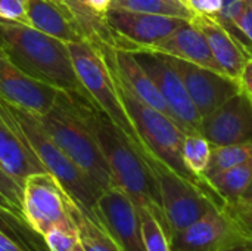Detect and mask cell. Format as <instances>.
Returning a JSON list of instances; mask_svg holds the SVG:
<instances>
[{
    "mask_svg": "<svg viewBox=\"0 0 252 251\" xmlns=\"http://www.w3.org/2000/svg\"><path fill=\"white\" fill-rule=\"evenodd\" d=\"M75 96L111 170L114 186L124 191L134 203L136 209H149L168 231L157 179L142 152L128 136L86 96L77 93Z\"/></svg>",
    "mask_w": 252,
    "mask_h": 251,
    "instance_id": "1",
    "label": "cell"
},
{
    "mask_svg": "<svg viewBox=\"0 0 252 251\" xmlns=\"http://www.w3.org/2000/svg\"><path fill=\"white\" fill-rule=\"evenodd\" d=\"M0 44L25 74L62 92L87 98L65 41L31 25L0 18Z\"/></svg>",
    "mask_w": 252,
    "mask_h": 251,
    "instance_id": "2",
    "label": "cell"
},
{
    "mask_svg": "<svg viewBox=\"0 0 252 251\" xmlns=\"http://www.w3.org/2000/svg\"><path fill=\"white\" fill-rule=\"evenodd\" d=\"M103 52H105V56H106V59L111 65V70L114 72L120 98H121L146 151L154 158H157L164 166H167L171 172L179 175L182 179L188 180L189 183H192L193 186L201 189L216 206H219L220 209L224 210L226 203L216 192V189L211 186V183L205 178L195 175L185 164L182 148H183V139H185L186 133L170 117H167L161 111H158V109L149 107L148 104H145L143 101H140L117 74L112 62L105 50V44H103Z\"/></svg>",
    "mask_w": 252,
    "mask_h": 251,
    "instance_id": "3",
    "label": "cell"
},
{
    "mask_svg": "<svg viewBox=\"0 0 252 251\" xmlns=\"http://www.w3.org/2000/svg\"><path fill=\"white\" fill-rule=\"evenodd\" d=\"M37 118L52 141L99 186L100 191L114 186L111 170L78 107L75 93L61 90L53 107L46 114L37 115Z\"/></svg>",
    "mask_w": 252,
    "mask_h": 251,
    "instance_id": "4",
    "label": "cell"
},
{
    "mask_svg": "<svg viewBox=\"0 0 252 251\" xmlns=\"http://www.w3.org/2000/svg\"><path fill=\"white\" fill-rule=\"evenodd\" d=\"M66 44L75 74L89 101L128 136L143 157L148 155L149 152L146 151L120 98L114 72L103 52V44H97L90 40L72 41Z\"/></svg>",
    "mask_w": 252,
    "mask_h": 251,
    "instance_id": "5",
    "label": "cell"
},
{
    "mask_svg": "<svg viewBox=\"0 0 252 251\" xmlns=\"http://www.w3.org/2000/svg\"><path fill=\"white\" fill-rule=\"evenodd\" d=\"M0 105L16 123L46 172L61 183L75 203L93 213L96 201L103 191H100L99 186L52 141L34 112L12 105L1 98Z\"/></svg>",
    "mask_w": 252,
    "mask_h": 251,
    "instance_id": "6",
    "label": "cell"
},
{
    "mask_svg": "<svg viewBox=\"0 0 252 251\" xmlns=\"http://www.w3.org/2000/svg\"><path fill=\"white\" fill-rule=\"evenodd\" d=\"M145 160L158 183L161 204L170 232V241L173 235L188 229L210 212L223 210L216 206L201 189L182 179L151 154L145 155Z\"/></svg>",
    "mask_w": 252,
    "mask_h": 251,
    "instance_id": "7",
    "label": "cell"
},
{
    "mask_svg": "<svg viewBox=\"0 0 252 251\" xmlns=\"http://www.w3.org/2000/svg\"><path fill=\"white\" fill-rule=\"evenodd\" d=\"M185 21L189 19L133 12L114 6L105 13V22L114 34V47L131 52L154 49Z\"/></svg>",
    "mask_w": 252,
    "mask_h": 251,
    "instance_id": "8",
    "label": "cell"
},
{
    "mask_svg": "<svg viewBox=\"0 0 252 251\" xmlns=\"http://www.w3.org/2000/svg\"><path fill=\"white\" fill-rule=\"evenodd\" d=\"M133 53L154 80L177 126L185 133H199L202 117L168 56L157 50H134Z\"/></svg>",
    "mask_w": 252,
    "mask_h": 251,
    "instance_id": "9",
    "label": "cell"
},
{
    "mask_svg": "<svg viewBox=\"0 0 252 251\" xmlns=\"http://www.w3.org/2000/svg\"><path fill=\"white\" fill-rule=\"evenodd\" d=\"M71 197L47 172L35 173L22 185V217L41 237L55 225L72 222Z\"/></svg>",
    "mask_w": 252,
    "mask_h": 251,
    "instance_id": "10",
    "label": "cell"
},
{
    "mask_svg": "<svg viewBox=\"0 0 252 251\" xmlns=\"http://www.w3.org/2000/svg\"><path fill=\"white\" fill-rule=\"evenodd\" d=\"M167 56L180 75L189 98L202 118L241 92L239 81L223 72L213 71L176 56Z\"/></svg>",
    "mask_w": 252,
    "mask_h": 251,
    "instance_id": "11",
    "label": "cell"
},
{
    "mask_svg": "<svg viewBox=\"0 0 252 251\" xmlns=\"http://www.w3.org/2000/svg\"><path fill=\"white\" fill-rule=\"evenodd\" d=\"M93 215L108 231L121 251H146L139 213L128 195L117 186L103 191L93 209Z\"/></svg>",
    "mask_w": 252,
    "mask_h": 251,
    "instance_id": "12",
    "label": "cell"
},
{
    "mask_svg": "<svg viewBox=\"0 0 252 251\" xmlns=\"http://www.w3.org/2000/svg\"><path fill=\"white\" fill-rule=\"evenodd\" d=\"M213 146L252 145V99L239 92L201 121V132Z\"/></svg>",
    "mask_w": 252,
    "mask_h": 251,
    "instance_id": "13",
    "label": "cell"
},
{
    "mask_svg": "<svg viewBox=\"0 0 252 251\" xmlns=\"http://www.w3.org/2000/svg\"><path fill=\"white\" fill-rule=\"evenodd\" d=\"M61 90L25 74L0 44V98L35 115L46 114Z\"/></svg>",
    "mask_w": 252,
    "mask_h": 251,
    "instance_id": "14",
    "label": "cell"
},
{
    "mask_svg": "<svg viewBox=\"0 0 252 251\" xmlns=\"http://www.w3.org/2000/svg\"><path fill=\"white\" fill-rule=\"evenodd\" d=\"M0 166L21 186L25 179L35 173H44L46 169L31 149L28 141L0 105Z\"/></svg>",
    "mask_w": 252,
    "mask_h": 251,
    "instance_id": "15",
    "label": "cell"
},
{
    "mask_svg": "<svg viewBox=\"0 0 252 251\" xmlns=\"http://www.w3.org/2000/svg\"><path fill=\"white\" fill-rule=\"evenodd\" d=\"M224 210H213L188 229L171 237V251H219L236 232Z\"/></svg>",
    "mask_w": 252,
    "mask_h": 251,
    "instance_id": "16",
    "label": "cell"
},
{
    "mask_svg": "<svg viewBox=\"0 0 252 251\" xmlns=\"http://www.w3.org/2000/svg\"><path fill=\"white\" fill-rule=\"evenodd\" d=\"M28 25L65 43L89 40L63 0H25Z\"/></svg>",
    "mask_w": 252,
    "mask_h": 251,
    "instance_id": "17",
    "label": "cell"
},
{
    "mask_svg": "<svg viewBox=\"0 0 252 251\" xmlns=\"http://www.w3.org/2000/svg\"><path fill=\"white\" fill-rule=\"evenodd\" d=\"M105 50H106L117 74L127 84V87L140 101H143L149 107L161 111L162 114H165L167 117L171 118V112H170L165 101L162 99L158 87L155 86V83L149 77V74L145 71V68L140 65V62L137 61L134 53L131 50L117 49V47H111L108 44H105Z\"/></svg>",
    "mask_w": 252,
    "mask_h": 251,
    "instance_id": "18",
    "label": "cell"
},
{
    "mask_svg": "<svg viewBox=\"0 0 252 251\" xmlns=\"http://www.w3.org/2000/svg\"><path fill=\"white\" fill-rule=\"evenodd\" d=\"M190 21L205 36L211 53L221 71L226 75L239 80L242 68L248 61V55L214 18L207 15H193Z\"/></svg>",
    "mask_w": 252,
    "mask_h": 251,
    "instance_id": "19",
    "label": "cell"
},
{
    "mask_svg": "<svg viewBox=\"0 0 252 251\" xmlns=\"http://www.w3.org/2000/svg\"><path fill=\"white\" fill-rule=\"evenodd\" d=\"M151 50H157L170 56L198 64L213 71L223 72L211 53L205 36L192 21H185V24H182L170 37H167L164 41H161Z\"/></svg>",
    "mask_w": 252,
    "mask_h": 251,
    "instance_id": "20",
    "label": "cell"
},
{
    "mask_svg": "<svg viewBox=\"0 0 252 251\" xmlns=\"http://www.w3.org/2000/svg\"><path fill=\"white\" fill-rule=\"evenodd\" d=\"M69 215L77 225L80 243L86 251H121L97 217L71 198Z\"/></svg>",
    "mask_w": 252,
    "mask_h": 251,
    "instance_id": "21",
    "label": "cell"
},
{
    "mask_svg": "<svg viewBox=\"0 0 252 251\" xmlns=\"http://www.w3.org/2000/svg\"><path fill=\"white\" fill-rule=\"evenodd\" d=\"M252 178V160L239 164L236 167L223 170L207 180L211 183V186L216 189V192L223 198V201L227 204L236 203L241 200L244 192L247 191Z\"/></svg>",
    "mask_w": 252,
    "mask_h": 251,
    "instance_id": "22",
    "label": "cell"
},
{
    "mask_svg": "<svg viewBox=\"0 0 252 251\" xmlns=\"http://www.w3.org/2000/svg\"><path fill=\"white\" fill-rule=\"evenodd\" d=\"M0 232L12 238L22 250L49 251L44 238L37 234L24 217L0 206Z\"/></svg>",
    "mask_w": 252,
    "mask_h": 251,
    "instance_id": "23",
    "label": "cell"
},
{
    "mask_svg": "<svg viewBox=\"0 0 252 251\" xmlns=\"http://www.w3.org/2000/svg\"><path fill=\"white\" fill-rule=\"evenodd\" d=\"M112 6L133 12L176 16L189 21L193 18V13L180 0H112Z\"/></svg>",
    "mask_w": 252,
    "mask_h": 251,
    "instance_id": "24",
    "label": "cell"
},
{
    "mask_svg": "<svg viewBox=\"0 0 252 251\" xmlns=\"http://www.w3.org/2000/svg\"><path fill=\"white\" fill-rule=\"evenodd\" d=\"M252 160V145H220L213 146L211 158L204 178L208 179L223 170L236 167Z\"/></svg>",
    "mask_w": 252,
    "mask_h": 251,
    "instance_id": "25",
    "label": "cell"
},
{
    "mask_svg": "<svg viewBox=\"0 0 252 251\" xmlns=\"http://www.w3.org/2000/svg\"><path fill=\"white\" fill-rule=\"evenodd\" d=\"M140 232L146 251H171V241L167 228L149 209H137Z\"/></svg>",
    "mask_w": 252,
    "mask_h": 251,
    "instance_id": "26",
    "label": "cell"
},
{
    "mask_svg": "<svg viewBox=\"0 0 252 251\" xmlns=\"http://www.w3.org/2000/svg\"><path fill=\"white\" fill-rule=\"evenodd\" d=\"M211 149L213 145L201 133H186L183 139L182 154L188 169L192 170L195 175L204 178L211 158Z\"/></svg>",
    "mask_w": 252,
    "mask_h": 251,
    "instance_id": "27",
    "label": "cell"
},
{
    "mask_svg": "<svg viewBox=\"0 0 252 251\" xmlns=\"http://www.w3.org/2000/svg\"><path fill=\"white\" fill-rule=\"evenodd\" d=\"M43 238L49 251H71L80 243L78 229L74 220L52 226Z\"/></svg>",
    "mask_w": 252,
    "mask_h": 251,
    "instance_id": "28",
    "label": "cell"
},
{
    "mask_svg": "<svg viewBox=\"0 0 252 251\" xmlns=\"http://www.w3.org/2000/svg\"><path fill=\"white\" fill-rule=\"evenodd\" d=\"M224 212L239 232L252 237V200H239L236 203L227 204Z\"/></svg>",
    "mask_w": 252,
    "mask_h": 251,
    "instance_id": "29",
    "label": "cell"
},
{
    "mask_svg": "<svg viewBox=\"0 0 252 251\" xmlns=\"http://www.w3.org/2000/svg\"><path fill=\"white\" fill-rule=\"evenodd\" d=\"M0 194L22 215V186L0 166Z\"/></svg>",
    "mask_w": 252,
    "mask_h": 251,
    "instance_id": "30",
    "label": "cell"
},
{
    "mask_svg": "<svg viewBox=\"0 0 252 251\" xmlns=\"http://www.w3.org/2000/svg\"><path fill=\"white\" fill-rule=\"evenodd\" d=\"M0 18L28 25L25 0H0Z\"/></svg>",
    "mask_w": 252,
    "mask_h": 251,
    "instance_id": "31",
    "label": "cell"
},
{
    "mask_svg": "<svg viewBox=\"0 0 252 251\" xmlns=\"http://www.w3.org/2000/svg\"><path fill=\"white\" fill-rule=\"evenodd\" d=\"M193 15L216 16L221 12L223 0H182Z\"/></svg>",
    "mask_w": 252,
    "mask_h": 251,
    "instance_id": "32",
    "label": "cell"
},
{
    "mask_svg": "<svg viewBox=\"0 0 252 251\" xmlns=\"http://www.w3.org/2000/svg\"><path fill=\"white\" fill-rule=\"evenodd\" d=\"M219 251H252V237L236 231Z\"/></svg>",
    "mask_w": 252,
    "mask_h": 251,
    "instance_id": "33",
    "label": "cell"
},
{
    "mask_svg": "<svg viewBox=\"0 0 252 251\" xmlns=\"http://www.w3.org/2000/svg\"><path fill=\"white\" fill-rule=\"evenodd\" d=\"M238 81L241 84V90L252 99V58H248V61L245 62Z\"/></svg>",
    "mask_w": 252,
    "mask_h": 251,
    "instance_id": "34",
    "label": "cell"
},
{
    "mask_svg": "<svg viewBox=\"0 0 252 251\" xmlns=\"http://www.w3.org/2000/svg\"><path fill=\"white\" fill-rule=\"evenodd\" d=\"M87 4L97 16L105 19V13L111 9L112 0H87Z\"/></svg>",
    "mask_w": 252,
    "mask_h": 251,
    "instance_id": "35",
    "label": "cell"
},
{
    "mask_svg": "<svg viewBox=\"0 0 252 251\" xmlns=\"http://www.w3.org/2000/svg\"><path fill=\"white\" fill-rule=\"evenodd\" d=\"M0 251H25L22 250L12 238H9L6 234L0 232Z\"/></svg>",
    "mask_w": 252,
    "mask_h": 251,
    "instance_id": "36",
    "label": "cell"
},
{
    "mask_svg": "<svg viewBox=\"0 0 252 251\" xmlns=\"http://www.w3.org/2000/svg\"><path fill=\"white\" fill-rule=\"evenodd\" d=\"M0 206H1V207H4V209H7V210H10V212H13V213H16L18 216H21V217H22V215H21V213H19V212H18V210H16L10 203H9V201H7L1 194H0Z\"/></svg>",
    "mask_w": 252,
    "mask_h": 251,
    "instance_id": "37",
    "label": "cell"
},
{
    "mask_svg": "<svg viewBox=\"0 0 252 251\" xmlns=\"http://www.w3.org/2000/svg\"><path fill=\"white\" fill-rule=\"evenodd\" d=\"M241 200H245V201L252 200V178H251L250 185H248V188H247V191H245V192H244V195L241 197ZM238 201H239V200H238Z\"/></svg>",
    "mask_w": 252,
    "mask_h": 251,
    "instance_id": "38",
    "label": "cell"
},
{
    "mask_svg": "<svg viewBox=\"0 0 252 251\" xmlns=\"http://www.w3.org/2000/svg\"><path fill=\"white\" fill-rule=\"evenodd\" d=\"M71 251H86V250H84V247L81 246V243H78V244H77V246H75V247H74Z\"/></svg>",
    "mask_w": 252,
    "mask_h": 251,
    "instance_id": "39",
    "label": "cell"
},
{
    "mask_svg": "<svg viewBox=\"0 0 252 251\" xmlns=\"http://www.w3.org/2000/svg\"><path fill=\"white\" fill-rule=\"evenodd\" d=\"M250 3H251V4H252V0H250Z\"/></svg>",
    "mask_w": 252,
    "mask_h": 251,
    "instance_id": "40",
    "label": "cell"
},
{
    "mask_svg": "<svg viewBox=\"0 0 252 251\" xmlns=\"http://www.w3.org/2000/svg\"><path fill=\"white\" fill-rule=\"evenodd\" d=\"M180 1H182V0H180Z\"/></svg>",
    "mask_w": 252,
    "mask_h": 251,
    "instance_id": "41",
    "label": "cell"
}]
</instances>
